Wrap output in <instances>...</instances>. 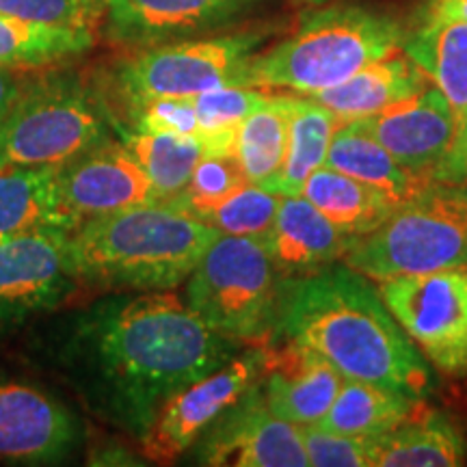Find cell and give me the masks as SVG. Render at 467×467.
<instances>
[{"mask_svg": "<svg viewBox=\"0 0 467 467\" xmlns=\"http://www.w3.org/2000/svg\"><path fill=\"white\" fill-rule=\"evenodd\" d=\"M0 16L55 26L96 28L104 9L91 0H0Z\"/></svg>", "mask_w": 467, "mask_h": 467, "instance_id": "cell-34", "label": "cell"}, {"mask_svg": "<svg viewBox=\"0 0 467 467\" xmlns=\"http://www.w3.org/2000/svg\"><path fill=\"white\" fill-rule=\"evenodd\" d=\"M273 28H236L130 50L117 66L115 83L126 107L150 98H192L221 87H247L251 58L271 39Z\"/></svg>", "mask_w": 467, "mask_h": 467, "instance_id": "cell-8", "label": "cell"}, {"mask_svg": "<svg viewBox=\"0 0 467 467\" xmlns=\"http://www.w3.org/2000/svg\"><path fill=\"white\" fill-rule=\"evenodd\" d=\"M265 366L266 344H249L225 366L169 396L141 440L145 459L167 465L189 452L210 426L262 381Z\"/></svg>", "mask_w": 467, "mask_h": 467, "instance_id": "cell-10", "label": "cell"}, {"mask_svg": "<svg viewBox=\"0 0 467 467\" xmlns=\"http://www.w3.org/2000/svg\"><path fill=\"white\" fill-rule=\"evenodd\" d=\"M344 377L317 350L296 340L266 344L262 394L266 407L296 426L318 424L329 411Z\"/></svg>", "mask_w": 467, "mask_h": 467, "instance_id": "cell-17", "label": "cell"}, {"mask_svg": "<svg viewBox=\"0 0 467 467\" xmlns=\"http://www.w3.org/2000/svg\"><path fill=\"white\" fill-rule=\"evenodd\" d=\"M422 20H457L467 22V0H429Z\"/></svg>", "mask_w": 467, "mask_h": 467, "instance_id": "cell-37", "label": "cell"}, {"mask_svg": "<svg viewBox=\"0 0 467 467\" xmlns=\"http://www.w3.org/2000/svg\"><path fill=\"white\" fill-rule=\"evenodd\" d=\"M465 457L459 426L426 402L407 422L372 437V467H459Z\"/></svg>", "mask_w": 467, "mask_h": 467, "instance_id": "cell-22", "label": "cell"}, {"mask_svg": "<svg viewBox=\"0 0 467 467\" xmlns=\"http://www.w3.org/2000/svg\"><path fill=\"white\" fill-rule=\"evenodd\" d=\"M273 93L260 87H221V89L203 91L192 96L200 134L230 132L241 126L244 117L271 100Z\"/></svg>", "mask_w": 467, "mask_h": 467, "instance_id": "cell-32", "label": "cell"}, {"mask_svg": "<svg viewBox=\"0 0 467 467\" xmlns=\"http://www.w3.org/2000/svg\"><path fill=\"white\" fill-rule=\"evenodd\" d=\"M342 119L314 98H292L288 115V148L275 184L279 195H301L303 184L327 162L331 141Z\"/></svg>", "mask_w": 467, "mask_h": 467, "instance_id": "cell-26", "label": "cell"}, {"mask_svg": "<svg viewBox=\"0 0 467 467\" xmlns=\"http://www.w3.org/2000/svg\"><path fill=\"white\" fill-rule=\"evenodd\" d=\"M28 80L31 78L22 69L0 66V121L14 109V104L22 96Z\"/></svg>", "mask_w": 467, "mask_h": 467, "instance_id": "cell-36", "label": "cell"}, {"mask_svg": "<svg viewBox=\"0 0 467 467\" xmlns=\"http://www.w3.org/2000/svg\"><path fill=\"white\" fill-rule=\"evenodd\" d=\"M244 347L210 329L169 290L119 292L66 318L52 361L98 418L141 441L169 396Z\"/></svg>", "mask_w": 467, "mask_h": 467, "instance_id": "cell-1", "label": "cell"}, {"mask_svg": "<svg viewBox=\"0 0 467 467\" xmlns=\"http://www.w3.org/2000/svg\"><path fill=\"white\" fill-rule=\"evenodd\" d=\"M128 113L134 121V130L200 137V119L192 98H150L128 107Z\"/></svg>", "mask_w": 467, "mask_h": 467, "instance_id": "cell-35", "label": "cell"}, {"mask_svg": "<svg viewBox=\"0 0 467 467\" xmlns=\"http://www.w3.org/2000/svg\"><path fill=\"white\" fill-rule=\"evenodd\" d=\"M405 37L399 22L379 11L358 5L317 9L303 16L295 33L251 58L247 87L312 96L399 52Z\"/></svg>", "mask_w": 467, "mask_h": 467, "instance_id": "cell-4", "label": "cell"}, {"mask_svg": "<svg viewBox=\"0 0 467 467\" xmlns=\"http://www.w3.org/2000/svg\"><path fill=\"white\" fill-rule=\"evenodd\" d=\"M247 182L236 156H202L192 171L186 189L175 197L173 203L189 210L191 214L203 219L217 203H221L236 191L238 186Z\"/></svg>", "mask_w": 467, "mask_h": 467, "instance_id": "cell-31", "label": "cell"}, {"mask_svg": "<svg viewBox=\"0 0 467 467\" xmlns=\"http://www.w3.org/2000/svg\"><path fill=\"white\" fill-rule=\"evenodd\" d=\"M262 0H109L102 35L126 50L230 31Z\"/></svg>", "mask_w": 467, "mask_h": 467, "instance_id": "cell-12", "label": "cell"}, {"mask_svg": "<svg viewBox=\"0 0 467 467\" xmlns=\"http://www.w3.org/2000/svg\"><path fill=\"white\" fill-rule=\"evenodd\" d=\"M303 3H312V5H323L327 0H303Z\"/></svg>", "mask_w": 467, "mask_h": 467, "instance_id": "cell-39", "label": "cell"}, {"mask_svg": "<svg viewBox=\"0 0 467 467\" xmlns=\"http://www.w3.org/2000/svg\"><path fill=\"white\" fill-rule=\"evenodd\" d=\"M385 306L435 372L467 377V262L379 282Z\"/></svg>", "mask_w": 467, "mask_h": 467, "instance_id": "cell-9", "label": "cell"}, {"mask_svg": "<svg viewBox=\"0 0 467 467\" xmlns=\"http://www.w3.org/2000/svg\"><path fill=\"white\" fill-rule=\"evenodd\" d=\"M124 145L139 161L165 202H173L189 184L203 148L197 137L167 132L124 130Z\"/></svg>", "mask_w": 467, "mask_h": 467, "instance_id": "cell-29", "label": "cell"}, {"mask_svg": "<svg viewBox=\"0 0 467 467\" xmlns=\"http://www.w3.org/2000/svg\"><path fill=\"white\" fill-rule=\"evenodd\" d=\"M301 195L314 208H318L337 230L358 238H364L381 227L396 208L383 192L372 189L370 184L327 165L309 175Z\"/></svg>", "mask_w": 467, "mask_h": 467, "instance_id": "cell-24", "label": "cell"}, {"mask_svg": "<svg viewBox=\"0 0 467 467\" xmlns=\"http://www.w3.org/2000/svg\"><path fill=\"white\" fill-rule=\"evenodd\" d=\"M195 463L232 467H307L299 426L266 407L262 381L197 440Z\"/></svg>", "mask_w": 467, "mask_h": 467, "instance_id": "cell-13", "label": "cell"}, {"mask_svg": "<svg viewBox=\"0 0 467 467\" xmlns=\"http://www.w3.org/2000/svg\"><path fill=\"white\" fill-rule=\"evenodd\" d=\"M93 28L55 26L0 16V66L42 67L91 50Z\"/></svg>", "mask_w": 467, "mask_h": 467, "instance_id": "cell-28", "label": "cell"}, {"mask_svg": "<svg viewBox=\"0 0 467 467\" xmlns=\"http://www.w3.org/2000/svg\"><path fill=\"white\" fill-rule=\"evenodd\" d=\"M296 340L317 350L344 379L383 385L426 400L435 368L385 306L370 277L347 262L290 279L273 342Z\"/></svg>", "mask_w": 467, "mask_h": 467, "instance_id": "cell-2", "label": "cell"}, {"mask_svg": "<svg viewBox=\"0 0 467 467\" xmlns=\"http://www.w3.org/2000/svg\"><path fill=\"white\" fill-rule=\"evenodd\" d=\"M327 167L358 178L383 192L396 208L416 197L431 182L413 175L359 124V119L342 121L337 126L327 154Z\"/></svg>", "mask_w": 467, "mask_h": 467, "instance_id": "cell-23", "label": "cell"}, {"mask_svg": "<svg viewBox=\"0 0 467 467\" xmlns=\"http://www.w3.org/2000/svg\"><path fill=\"white\" fill-rule=\"evenodd\" d=\"M402 52L451 104L457 132L443 182L463 184L467 182V22L422 20L405 37Z\"/></svg>", "mask_w": 467, "mask_h": 467, "instance_id": "cell-18", "label": "cell"}, {"mask_svg": "<svg viewBox=\"0 0 467 467\" xmlns=\"http://www.w3.org/2000/svg\"><path fill=\"white\" fill-rule=\"evenodd\" d=\"M78 227L61 200L57 169L0 167V243L26 234H72Z\"/></svg>", "mask_w": 467, "mask_h": 467, "instance_id": "cell-20", "label": "cell"}, {"mask_svg": "<svg viewBox=\"0 0 467 467\" xmlns=\"http://www.w3.org/2000/svg\"><path fill=\"white\" fill-rule=\"evenodd\" d=\"M219 234L178 203L161 202L80 223L69 258L80 288L165 292L191 277Z\"/></svg>", "mask_w": 467, "mask_h": 467, "instance_id": "cell-3", "label": "cell"}, {"mask_svg": "<svg viewBox=\"0 0 467 467\" xmlns=\"http://www.w3.org/2000/svg\"><path fill=\"white\" fill-rule=\"evenodd\" d=\"M372 282L467 262V182H431L344 258Z\"/></svg>", "mask_w": 467, "mask_h": 467, "instance_id": "cell-7", "label": "cell"}, {"mask_svg": "<svg viewBox=\"0 0 467 467\" xmlns=\"http://www.w3.org/2000/svg\"><path fill=\"white\" fill-rule=\"evenodd\" d=\"M110 110L83 80H28L0 121V167H61L109 141Z\"/></svg>", "mask_w": 467, "mask_h": 467, "instance_id": "cell-6", "label": "cell"}, {"mask_svg": "<svg viewBox=\"0 0 467 467\" xmlns=\"http://www.w3.org/2000/svg\"><path fill=\"white\" fill-rule=\"evenodd\" d=\"M424 402L383 385L344 379L318 426L342 435L379 437L416 416Z\"/></svg>", "mask_w": 467, "mask_h": 467, "instance_id": "cell-25", "label": "cell"}, {"mask_svg": "<svg viewBox=\"0 0 467 467\" xmlns=\"http://www.w3.org/2000/svg\"><path fill=\"white\" fill-rule=\"evenodd\" d=\"M299 431L312 467H372V437L342 435L318 424Z\"/></svg>", "mask_w": 467, "mask_h": 467, "instance_id": "cell-33", "label": "cell"}, {"mask_svg": "<svg viewBox=\"0 0 467 467\" xmlns=\"http://www.w3.org/2000/svg\"><path fill=\"white\" fill-rule=\"evenodd\" d=\"M57 186L78 223L165 202L124 143H100L57 167Z\"/></svg>", "mask_w": 467, "mask_h": 467, "instance_id": "cell-15", "label": "cell"}, {"mask_svg": "<svg viewBox=\"0 0 467 467\" xmlns=\"http://www.w3.org/2000/svg\"><path fill=\"white\" fill-rule=\"evenodd\" d=\"M279 203H282L279 192L244 182L210 210L203 221L217 227L221 234L265 241L275 223Z\"/></svg>", "mask_w": 467, "mask_h": 467, "instance_id": "cell-30", "label": "cell"}, {"mask_svg": "<svg viewBox=\"0 0 467 467\" xmlns=\"http://www.w3.org/2000/svg\"><path fill=\"white\" fill-rule=\"evenodd\" d=\"M290 96H275L265 107L244 117L236 130L234 156L244 180L266 191H275L288 148Z\"/></svg>", "mask_w": 467, "mask_h": 467, "instance_id": "cell-27", "label": "cell"}, {"mask_svg": "<svg viewBox=\"0 0 467 467\" xmlns=\"http://www.w3.org/2000/svg\"><path fill=\"white\" fill-rule=\"evenodd\" d=\"M426 83L429 80L416 63L399 50L368 63L350 78L312 93L309 98L336 113L342 121L364 119L420 91Z\"/></svg>", "mask_w": 467, "mask_h": 467, "instance_id": "cell-21", "label": "cell"}, {"mask_svg": "<svg viewBox=\"0 0 467 467\" xmlns=\"http://www.w3.org/2000/svg\"><path fill=\"white\" fill-rule=\"evenodd\" d=\"M91 3H93V5H98V7H102V9H104V7H107L109 0H91Z\"/></svg>", "mask_w": 467, "mask_h": 467, "instance_id": "cell-38", "label": "cell"}, {"mask_svg": "<svg viewBox=\"0 0 467 467\" xmlns=\"http://www.w3.org/2000/svg\"><path fill=\"white\" fill-rule=\"evenodd\" d=\"M359 241L337 230L303 195H282L275 223L265 238L273 265L285 279L314 275L344 262Z\"/></svg>", "mask_w": 467, "mask_h": 467, "instance_id": "cell-19", "label": "cell"}, {"mask_svg": "<svg viewBox=\"0 0 467 467\" xmlns=\"http://www.w3.org/2000/svg\"><path fill=\"white\" fill-rule=\"evenodd\" d=\"M359 124L413 175L426 182H443L457 124L451 104L433 83L364 117Z\"/></svg>", "mask_w": 467, "mask_h": 467, "instance_id": "cell-14", "label": "cell"}, {"mask_svg": "<svg viewBox=\"0 0 467 467\" xmlns=\"http://www.w3.org/2000/svg\"><path fill=\"white\" fill-rule=\"evenodd\" d=\"M80 441V424L63 402L17 379L0 377V461L58 463Z\"/></svg>", "mask_w": 467, "mask_h": 467, "instance_id": "cell-16", "label": "cell"}, {"mask_svg": "<svg viewBox=\"0 0 467 467\" xmlns=\"http://www.w3.org/2000/svg\"><path fill=\"white\" fill-rule=\"evenodd\" d=\"M290 279L273 265L262 238L219 234L186 279V307L217 334L268 344Z\"/></svg>", "mask_w": 467, "mask_h": 467, "instance_id": "cell-5", "label": "cell"}, {"mask_svg": "<svg viewBox=\"0 0 467 467\" xmlns=\"http://www.w3.org/2000/svg\"><path fill=\"white\" fill-rule=\"evenodd\" d=\"M67 232H42L0 243V336L48 314L80 288Z\"/></svg>", "mask_w": 467, "mask_h": 467, "instance_id": "cell-11", "label": "cell"}]
</instances>
